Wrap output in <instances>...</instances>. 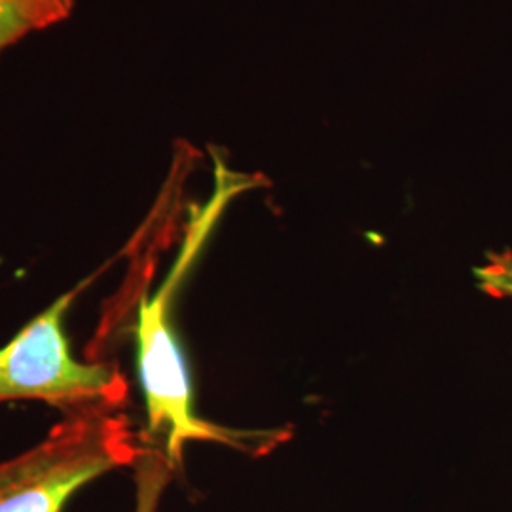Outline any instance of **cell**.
I'll return each mask as SVG.
<instances>
[{
	"label": "cell",
	"mask_w": 512,
	"mask_h": 512,
	"mask_svg": "<svg viewBox=\"0 0 512 512\" xmlns=\"http://www.w3.org/2000/svg\"><path fill=\"white\" fill-rule=\"evenodd\" d=\"M143 452L120 410L65 414L37 446L0 463V512H61L80 488Z\"/></svg>",
	"instance_id": "cell-1"
},
{
	"label": "cell",
	"mask_w": 512,
	"mask_h": 512,
	"mask_svg": "<svg viewBox=\"0 0 512 512\" xmlns=\"http://www.w3.org/2000/svg\"><path fill=\"white\" fill-rule=\"evenodd\" d=\"M92 279L57 298L0 349V404L40 401L71 414L84 408L120 410L128 401L124 374L109 363H78L65 334V313Z\"/></svg>",
	"instance_id": "cell-2"
},
{
	"label": "cell",
	"mask_w": 512,
	"mask_h": 512,
	"mask_svg": "<svg viewBox=\"0 0 512 512\" xmlns=\"http://www.w3.org/2000/svg\"><path fill=\"white\" fill-rule=\"evenodd\" d=\"M188 260L190 256L183 258L164 287L141 302L137 321V361L147 403V435L150 442H162L160 450L173 467L181 463L188 442L232 444V435H238L202 420L194 410L188 366L171 323V302Z\"/></svg>",
	"instance_id": "cell-3"
},
{
	"label": "cell",
	"mask_w": 512,
	"mask_h": 512,
	"mask_svg": "<svg viewBox=\"0 0 512 512\" xmlns=\"http://www.w3.org/2000/svg\"><path fill=\"white\" fill-rule=\"evenodd\" d=\"M73 8L74 0H0V54L29 33L69 18Z\"/></svg>",
	"instance_id": "cell-4"
},
{
	"label": "cell",
	"mask_w": 512,
	"mask_h": 512,
	"mask_svg": "<svg viewBox=\"0 0 512 512\" xmlns=\"http://www.w3.org/2000/svg\"><path fill=\"white\" fill-rule=\"evenodd\" d=\"M171 471L173 465L160 448L145 446L135 461V512H158Z\"/></svg>",
	"instance_id": "cell-5"
},
{
	"label": "cell",
	"mask_w": 512,
	"mask_h": 512,
	"mask_svg": "<svg viewBox=\"0 0 512 512\" xmlns=\"http://www.w3.org/2000/svg\"><path fill=\"white\" fill-rule=\"evenodd\" d=\"M476 281L492 296L512 300V255H494L484 266L476 268Z\"/></svg>",
	"instance_id": "cell-6"
}]
</instances>
